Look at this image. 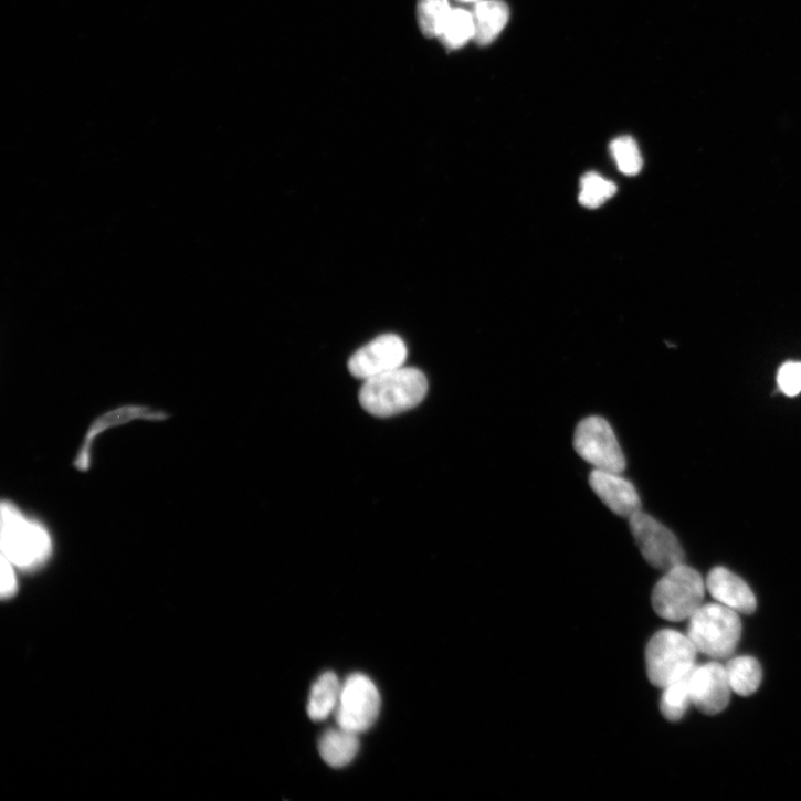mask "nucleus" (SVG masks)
I'll list each match as a JSON object with an SVG mask.
<instances>
[{"label": "nucleus", "mask_w": 801, "mask_h": 801, "mask_svg": "<svg viewBox=\"0 0 801 801\" xmlns=\"http://www.w3.org/2000/svg\"><path fill=\"white\" fill-rule=\"evenodd\" d=\"M589 485L609 510L621 518L629 519L641 510L636 489L621 473L593 468Z\"/></svg>", "instance_id": "9b49d317"}, {"label": "nucleus", "mask_w": 801, "mask_h": 801, "mask_svg": "<svg viewBox=\"0 0 801 801\" xmlns=\"http://www.w3.org/2000/svg\"><path fill=\"white\" fill-rule=\"evenodd\" d=\"M706 587L718 603L738 613L751 614L757 608V600L750 587L726 568L713 569L707 577Z\"/></svg>", "instance_id": "f8f14e48"}, {"label": "nucleus", "mask_w": 801, "mask_h": 801, "mask_svg": "<svg viewBox=\"0 0 801 801\" xmlns=\"http://www.w3.org/2000/svg\"><path fill=\"white\" fill-rule=\"evenodd\" d=\"M407 357L404 341L398 336L386 335L357 351L349 361V371L366 381L401 368Z\"/></svg>", "instance_id": "1a4fd4ad"}, {"label": "nucleus", "mask_w": 801, "mask_h": 801, "mask_svg": "<svg viewBox=\"0 0 801 801\" xmlns=\"http://www.w3.org/2000/svg\"><path fill=\"white\" fill-rule=\"evenodd\" d=\"M0 590H2L3 598H10L18 591L14 565L6 556H2V587Z\"/></svg>", "instance_id": "b1692460"}, {"label": "nucleus", "mask_w": 801, "mask_h": 801, "mask_svg": "<svg viewBox=\"0 0 801 801\" xmlns=\"http://www.w3.org/2000/svg\"><path fill=\"white\" fill-rule=\"evenodd\" d=\"M2 551L14 566L33 569L43 565L52 554L48 530L28 518L13 503H2Z\"/></svg>", "instance_id": "f03ea898"}, {"label": "nucleus", "mask_w": 801, "mask_h": 801, "mask_svg": "<svg viewBox=\"0 0 801 801\" xmlns=\"http://www.w3.org/2000/svg\"><path fill=\"white\" fill-rule=\"evenodd\" d=\"M576 452L597 470L622 473L625 457L618 439L601 417H588L577 426L573 436Z\"/></svg>", "instance_id": "0eeeda50"}, {"label": "nucleus", "mask_w": 801, "mask_h": 801, "mask_svg": "<svg viewBox=\"0 0 801 801\" xmlns=\"http://www.w3.org/2000/svg\"><path fill=\"white\" fill-rule=\"evenodd\" d=\"M451 11L449 0H419L418 21L424 36H440Z\"/></svg>", "instance_id": "412c9836"}, {"label": "nucleus", "mask_w": 801, "mask_h": 801, "mask_svg": "<svg viewBox=\"0 0 801 801\" xmlns=\"http://www.w3.org/2000/svg\"><path fill=\"white\" fill-rule=\"evenodd\" d=\"M168 414L162 411L151 410L145 407L128 405L105 413L99 417L91 426L80 452L74 461V465L80 471H87L91 465V449L94 439L112 426L128 423L133 420H150L162 421Z\"/></svg>", "instance_id": "ddd939ff"}, {"label": "nucleus", "mask_w": 801, "mask_h": 801, "mask_svg": "<svg viewBox=\"0 0 801 801\" xmlns=\"http://www.w3.org/2000/svg\"><path fill=\"white\" fill-rule=\"evenodd\" d=\"M628 520L641 555L652 567L666 572L684 563V549L671 529L641 510Z\"/></svg>", "instance_id": "423d86ee"}, {"label": "nucleus", "mask_w": 801, "mask_h": 801, "mask_svg": "<svg viewBox=\"0 0 801 801\" xmlns=\"http://www.w3.org/2000/svg\"><path fill=\"white\" fill-rule=\"evenodd\" d=\"M358 735L339 726L328 730L318 742L320 757L334 768L348 766L356 758L360 748Z\"/></svg>", "instance_id": "2eb2a0df"}, {"label": "nucleus", "mask_w": 801, "mask_h": 801, "mask_svg": "<svg viewBox=\"0 0 801 801\" xmlns=\"http://www.w3.org/2000/svg\"><path fill=\"white\" fill-rule=\"evenodd\" d=\"M579 202L582 207L594 210L603 205L616 193V186L596 172L581 178Z\"/></svg>", "instance_id": "6ab92c4d"}, {"label": "nucleus", "mask_w": 801, "mask_h": 801, "mask_svg": "<svg viewBox=\"0 0 801 801\" xmlns=\"http://www.w3.org/2000/svg\"><path fill=\"white\" fill-rule=\"evenodd\" d=\"M474 41L478 45L493 43L509 21V8L503 0H485L474 11Z\"/></svg>", "instance_id": "4468645a"}, {"label": "nucleus", "mask_w": 801, "mask_h": 801, "mask_svg": "<svg viewBox=\"0 0 801 801\" xmlns=\"http://www.w3.org/2000/svg\"><path fill=\"white\" fill-rule=\"evenodd\" d=\"M688 677L664 688L661 710L671 721H679L692 705Z\"/></svg>", "instance_id": "4be33fe9"}, {"label": "nucleus", "mask_w": 801, "mask_h": 801, "mask_svg": "<svg viewBox=\"0 0 801 801\" xmlns=\"http://www.w3.org/2000/svg\"><path fill=\"white\" fill-rule=\"evenodd\" d=\"M428 389V380L420 370L401 367L366 380L359 399L367 412L389 418L419 405Z\"/></svg>", "instance_id": "f257e3e1"}, {"label": "nucleus", "mask_w": 801, "mask_h": 801, "mask_svg": "<svg viewBox=\"0 0 801 801\" xmlns=\"http://www.w3.org/2000/svg\"><path fill=\"white\" fill-rule=\"evenodd\" d=\"M439 38L450 49L462 48L474 38L473 15L464 10H452Z\"/></svg>", "instance_id": "a211bd4d"}, {"label": "nucleus", "mask_w": 801, "mask_h": 801, "mask_svg": "<svg viewBox=\"0 0 801 801\" xmlns=\"http://www.w3.org/2000/svg\"><path fill=\"white\" fill-rule=\"evenodd\" d=\"M342 686L336 674L320 676L310 689L307 715L314 721L327 719L338 707Z\"/></svg>", "instance_id": "dca6fc26"}, {"label": "nucleus", "mask_w": 801, "mask_h": 801, "mask_svg": "<svg viewBox=\"0 0 801 801\" xmlns=\"http://www.w3.org/2000/svg\"><path fill=\"white\" fill-rule=\"evenodd\" d=\"M741 630L738 612L720 603H709L691 616L687 634L699 653L725 660L735 653Z\"/></svg>", "instance_id": "7ed1b4c3"}, {"label": "nucleus", "mask_w": 801, "mask_h": 801, "mask_svg": "<svg viewBox=\"0 0 801 801\" xmlns=\"http://www.w3.org/2000/svg\"><path fill=\"white\" fill-rule=\"evenodd\" d=\"M460 2L478 4L481 2H485V0H460Z\"/></svg>", "instance_id": "393cba45"}, {"label": "nucleus", "mask_w": 801, "mask_h": 801, "mask_svg": "<svg viewBox=\"0 0 801 801\" xmlns=\"http://www.w3.org/2000/svg\"><path fill=\"white\" fill-rule=\"evenodd\" d=\"M688 686L693 705L705 715H718L729 705L733 689L725 666L718 663L696 666Z\"/></svg>", "instance_id": "9d476101"}, {"label": "nucleus", "mask_w": 801, "mask_h": 801, "mask_svg": "<svg viewBox=\"0 0 801 801\" xmlns=\"http://www.w3.org/2000/svg\"><path fill=\"white\" fill-rule=\"evenodd\" d=\"M706 583L702 575L684 563L666 571L653 591L657 614L670 621H684L704 604Z\"/></svg>", "instance_id": "39448f33"}, {"label": "nucleus", "mask_w": 801, "mask_h": 801, "mask_svg": "<svg viewBox=\"0 0 801 801\" xmlns=\"http://www.w3.org/2000/svg\"><path fill=\"white\" fill-rule=\"evenodd\" d=\"M730 687L739 696L753 695L760 687L762 670L757 660L741 656L728 662L725 666Z\"/></svg>", "instance_id": "f3484780"}, {"label": "nucleus", "mask_w": 801, "mask_h": 801, "mask_svg": "<svg viewBox=\"0 0 801 801\" xmlns=\"http://www.w3.org/2000/svg\"><path fill=\"white\" fill-rule=\"evenodd\" d=\"M697 649L688 634L666 629L656 633L646 650L647 675L653 685L665 688L687 678L696 667Z\"/></svg>", "instance_id": "20e7f679"}, {"label": "nucleus", "mask_w": 801, "mask_h": 801, "mask_svg": "<svg viewBox=\"0 0 801 801\" xmlns=\"http://www.w3.org/2000/svg\"><path fill=\"white\" fill-rule=\"evenodd\" d=\"M610 151L619 171L626 177L637 176L644 167L643 156L631 136H621L610 144Z\"/></svg>", "instance_id": "aec40b11"}, {"label": "nucleus", "mask_w": 801, "mask_h": 801, "mask_svg": "<svg viewBox=\"0 0 801 801\" xmlns=\"http://www.w3.org/2000/svg\"><path fill=\"white\" fill-rule=\"evenodd\" d=\"M381 710V697L366 675L355 674L342 685L336 718L338 726L356 734L369 730Z\"/></svg>", "instance_id": "6e6552de"}, {"label": "nucleus", "mask_w": 801, "mask_h": 801, "mask_svg": "<svg viewBox=\"0 0 801 801\" xmlns=\"http://www.w3.org/2000/svg\"><path fill=\"white\" fill-rule=\"evenodd\" d=\"M779 391L788 397L801 393V362H787L777 376Z\"/></svg>", "instance_id": "5701e85b"}]
</instances>
